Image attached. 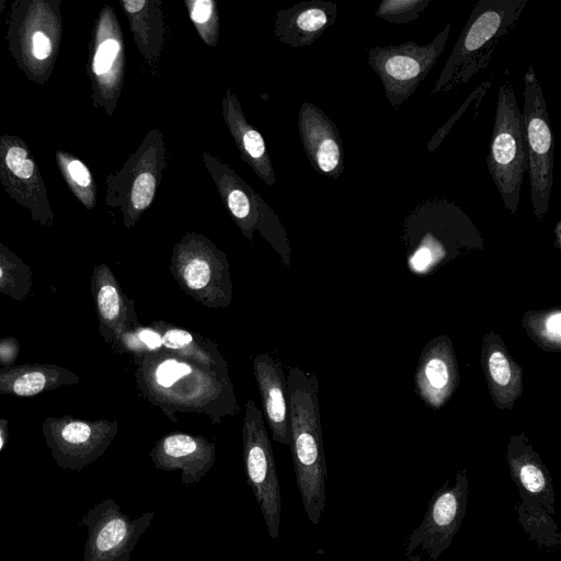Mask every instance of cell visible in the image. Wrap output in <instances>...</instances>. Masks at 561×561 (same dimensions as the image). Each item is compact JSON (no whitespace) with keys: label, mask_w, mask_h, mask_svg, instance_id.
Listing matches in <instances>:
<instances>
[{"label":"cell","mask_w":561,"mask_h":561,"mask_svg":"<svg viewBox=\"0 0 561 561\" xmlns=\"http://www.w3.org/2000/svg\"><path fill=\"white\" fill-rule=\"evenodd\" d=\"M481 365L490 397L497 409L511 410L523 393V369L508 353L501 336L484 334Z\"/></svg>","instance_id":"16"},{"label":"cell","mask_w":561,"mask_h":561,"mask_svg":"<svg viewBox=\"0 0 561 561\" xmlns=\"http://www.w3.org/2000/svg\"><path fill=\"white\" fill-rule=\"evenodd\" d=\"M528 336L542 350H561V309L559 307L524 313L522 319Z\"/></svg>","instance_id":"22"},{"label":"cell","mask_w":561,"mask_h":561,"mask_svg":"<svg viewBox=\"0 0 561 561\" xmlns=\"http://www.w3.org/2000/svg\"><path fill=\"white\" fill-rule=\"evenodd\" d=\"M527 0H479L430 95L467 84L492 61L500 41L517 24Z\"/></svg>","instance_id":"3"},{"label":"cell","mask_w":561,"mask_h":561,"mask_svg":"<svg viewBox=\"0 0 561 561\" xmlns=\"http://www.w3.org/2000/svg\"><path fill=\"white\" fill-rule=\"evenodd\" d=\"M524 128L534 214L543 221L553 185L554 137L542 88L530 65L524 76Z\"/></svg>","instance_id":"7"},{"label":"cell","mask_w":561,"mask_h":561,"mask_svg":"<svg viewBox=\"0 0 561 561\" xmlns=\"http://www.w3.org/2000/svg\"><path fill=\"white\" fill-rule=\"evenodd\" d=\"M68 171L72 180L82 187L89 186L91 183V174L88 168L79 160H72L68 164Z\"/></svg>","instance_id":"32"},{"label":"cell","mask_w":561,"mask_h":561,"mask_svg":"<svg viewBox=\"0 0 561 561\" xmlns=\"http://www.w3.org/2000/svg\"><path fill=\"white\" fill-rule=\"evenodd\" d=\"M99 275L101 278L96 290L98 310L111 335L119 340L125 332L140 324L135 305L123 294L107 268H103Z\"/></svg>","instance_id":"20"},{"label":"cell","mask_w":561,"mask_h":561,"mask_svg":"<svg viewBox=\"0 0 561 561\" xmlns=\"http://www.w3.org/2000/svg\"><path fill=\"white\" fill-rule=\"evenodd\" d=\"M33 55L35 58L43 60L51 53L50 39L42 32H36L33 35Z\"/></svg>","instance_id":"33"},{"label":"cell","mask_w":561,"mask_h":561,"mask_svg":"<svg viewBox=\"0 0 561 561\" xmlns=\"http://www.w3.org/2000/svg\"><path fill=\"white\" fill-rule=\"evenodd\" d=\"M241 434L247 483L262 513L267 534L275 540L279 534L282 508L279 481L263 412L250 399L244 405Z\"/></svg>","instance_id":"9"},{"label":"cell","mask_w":561,"mask_h":561,"mask_svg":"<svg viewBox=\"0 0 561 561\" xmlns=\"http://www.w3.org/2000/svg\"><path fill=\"white\" fill-rule=\"evenodd\" d=\"M486 163L505 209L515 215L527 172V148L523 113L510 81L497 93Z\"/></svg>","instance_id":"4"},{"label":"cell","mask_w":561,"mask_h":561,"mask_svg":"<svg viewBox=\"0 0 561 561\" xmlns=\"http://www.w3.org/2000/svg\"><path fill=\"white\" fill-rule=\"evenodd\" d=\"M46 378L42 373L33 371L18 378L13 390L20 396H32L38 393L45 386Z\"/></svg>","instance_id":"31"},{"label":"cell","mask_w":561,"mask_h":561,"mask_svg":"<svg viewBox=\"0 0 561 561\" xmlns=\"http://www.w3.org/2000/svg\"><path fill=\"white\" fill-rule=\"evenodd\" d=\"M468 493V471L462 468L432 495L420 526L405 541L404 556L409 561L439 559L465 519Z\"/></svg>","instance_id":"8"},{"label":"cell","mask_w":561,"mask_h":561,"mask_svg":"<svg viewBox=\"0 0 561 561\" xmlns=\"http://www.w3.org/2000/svg\"><path fill=\"white\" fill-rule=\"evenodd\" d=\"M121 50V45L115 38L104 39L98 47L93 59L95 75L106 73L113 66Z\"/></svg>","instance_id":"29"},{"label":"cell","mask_w":561,"mask_h":561,"mask_svg":"<svg viewBox=\"0 0 561 561\" xmlns=\"http://www.w3.org/2000/svg\"><path fill=\"white\" fill-rule=\"evenodd\" d=\"M450 23L425 45L413 41L367 48L368 65L379 77L386 99L398 108L415 92L440 57L450 34Z\"/></svg>","instance_id":"6"},{"label":"cell","mask_w":561,"mask_h":561,"mask_svg":"<svg viewBox=\"0 0 561 561\" xmlns=\"http://www.w3.org/2000/svg\"><path fill=\"white\" fill-rule=\"evenodd\" d=\"M405 237L414 249L423 248L439 261L450 252L453 244H476L479 233L467 214L454 202L431 198L420 203L405 218Z\"/></svg>","instance_id":"12"},{"label":"cell","mask_w":561,"mask_h":561,"mask_svg":"<svg viewBox=\"0 0 561 561\" xmlns=\"http://www.w3.org/2000/svg\"><path fill=\"white\" fill-rule=\"evenodd\" d=\"M122 347L136 355L162 351V336L151 324L141 323L125 332L119 339Z\"/></svg>","instance_id":"25"},{"label":"cell","mask_w":561,"mask_h":561,"mask_svg":"<svg viewBox=\"0 0 561 561\" xmlns=\"http://www.w3.org/2000/svg\"><path fill=\"white\" fill-rule=\"evenodd\" d=\"M336 4L314 1L304 4L295 14L294 28L302 45L316 41L336 19Z\"/></svg>","instance_id":"23"},{"label":"cell","mask_w":561,"mask_h":561,"mask_svg":"<svg viewBox=\"0 0 561 561\" xmlns=\"http://www.w3.org/2000/svg\"><path fill=\"white\" fill-rule=\"evenodd\" d=\"M432 0H382L375 15L394 25H409L417 20Z\"/></svg>","instance_id":"24"},{"label":"cell","mask_w":561,"mask_h":561,"mask_svg":"<svg viewBox=\"0 0 561 561\" xmlns=\"http://www.w3.org/2000/svg\"><path fill=\"white\" fill-rule=\"evenodd\" d=\"M0 276H1V268H0Z\"/></svg>","instance_id":"36"},{"label":"cell","mask_w":561,"mask_h":561,"mask_svg":"<svg viewBox=\"0 0 561 561\" xmlns=\"http://www.w3.org/2000/svg\"><path fill=\"white\" fill-rule=\"evenodd\" d=\"M290 450L307 517L319 525L327 502V463L319 409L317 376L290 367L286 377Z\"/></svg>","instance_id":"2"},{"label":"cell","mask_w":561,"mask_h":561,"mask_svg":"<svg viewBox=\"0 0 561 561\" xmlns=\"http://www.w3.org/2000/svg\"><path fill=\"white\" fill-rule=\"evenodd\" d=\"M156 185V175L151 171H142L136 176L130 191L134 210L142 211L148 208L154 197Z\"/></svg>","instance_id":"28"},{"label":"cell","mask_w":561,"mask_h":561,"mask_svg":"<svg viewBox=\"0 0 561 561\" xmlns=\"http://www.w3.org/2000/svg\"><path fill=\"white\" fill-rule=\"evenodd\" d=\"M2 445H3V440H2V437H1V433H0V449H1Z\"/></svg>","instance_id":"35"},{"label":"cell","mask_w":561,"mask_h":561,"mask_svg":"<svg viewBox=\"0 0 561 561\" xmlns=\"http://www.w3.org/2000/svg\"><path fill=\"white\" fill-rule=\"evenodd\" d=\"M262 409L274 442L290 445L286 376L280 364L267 353L253 358Z\"/></svg>","instance_id":"17"},{"label":"cell","mask_w":561,"mask_h":561,"mask_svg":"<svg viewBox=\"0 0 561 561\" xmlns=\"http://www.w3.org/2000/svg\"><path fill=\"white\" fill-rule=\"evenodd\" d=\"M135 363L141 394L172 422H178V413H197L216 425L240 412L228 369L165 351L136 355Z\"/></svg>","instance_id":"1"},{"label":"cell","mask_w":561,"mask_h":561,"mask_svg":"<svg viewBox=\"0 0 561 561\" xmlns=\"http://www.w3.org/2000/svg\"><path fill=\"white\" fill-rule=\"evenodd\" d=\"M233 98V95H232ZM232 98L225 100L226 118L231 134L243 153V158H250L251 164L260 175L270 184L274 182L273 172L266 154V148L261 134L247 124L241 113L234 108Z\"/></svg>","instance_id":"21"},{"label":"cell","mask_w":561,"mask_h":561,"mask_svg":"<svg viewBox=\"0 0 561 561\" xmlns=\"http://www.w3.org/2000/svg\"><path fill=\"white\" fill-rule=\"evenodd\" d=\"M154 516V511H148L130 518L113 499L102 500L80 523L88 531L83 561H129Z\"/></svg>","instance_id":"11"},{"label":"cell","mask_w":561,"mask_h":561,"mask_svg":"<svg viewBox=\"0 0 561 561\" xmlns=\"http://www.w3.org/2000/svg\"><path fill=\"white\" fill-rule=\"evenodd\" d=\"M554 233V245L557 249L561 250V220H559L553 229Z\"/></svg>","instance_id":"34"},{"label":"cell","mask_w":561,"mask_h":561,"mask_svg":"<svg viewBox=\"0 0 561 561\" xmlns=\"http://www.w3.org/2000/svg\"><path fill=\"white\" fill-rule=\"evenodd\" d=\"M170 272L182 290L204 307L226 309L232 302L227 255L202 234L186 233L174 245Z\"/></svg>","instance_id":"5"},{"label":"cell","mask_w":561,"mask_h":561,"mask_svg":"<svg viewBox=\"0 0 561 561\" xmlns=\"http://www.w3.org/2000/svg\"><path fill=\"white\" fill-rule=\"evenodd\" d=\"M420 398L440 409L459 385V369L451 341L446 335L431 340L424 347L414 375Z\"/></svg>","instance_id":"14"},{"label":"cell","mask_w":561,"mask_h":561,"mask_svg":"<svg viewBox=\"0 0 561 561\" xmlns=\"http://www.w3.org/2000/svg\"><path fill=\"white\" fill-rule=\"evenodd\" d=\"M150 323L162 336V351L213 368L228 369L225 356L209 339L163 320H153Z\"/></svg>","instance_id":"19"},{"label":"cell","mask_w":561,"mask_h":561,"mask_svg":"<svg viewBox=\"0 0 561 561\" xmlns=\"http://www.w3.org/2000/svg\"><path fill=\"white\" fill-rule=\"evenodd\" d=\"M9 169L21 179H28L34 172V162L27 158L25 149L11 147L5 156Z\"/></svg>","instance_id":"30"},{"label":"cell","mask_w":561,"mask_h":561,"mask_svg":"<svg viewBox=\"0 0 561 561\" xmlns=\"http://www.w3.org/2000/svg\"><path fill=\"white\" fill-rule=\"evenodd\" d=\"M510 474L519 502L515 505L522 528H539L556 519L552 478L525 433L511 436L506 448Z\"/></svg>","instance_id":"10"},{"label":"cell","mask_w":561,"mask_h":561,"mask_svg":"<svg viewBox=\"0 0 561 561\" xmlns=\"http://www.w3.org/2000/svg\"><path fill=\"white\" fill-rule=\"evenodd\" d=\"M190 15L205 42L214 45V35H217L216 3L210 0L191 2Z\"/></svg>","instance_id":"26"},{"label":"cell","mask_w":561,"mask_h":561,"mask_svg":"<svg viewBox=\"0 0 561 561\" xmlns=\"http://www.w3.org/2000/svg\"><path fill=\"white\" fill-rule=\"evenodd\" d=\"M117 433V422H101L94 426L71 422L60 432L55 457L59 466L80 470L101 456Z\"/></svg>","instance_id":"18"},{"label":"cell","mask_w":561,"mask_h":561,"mask_svg":"<svg viewBox=\"0 0 561 561\" xmlns=\"http://www.w3.org/2000/svg\"><path fill=\"white\" fill-rule=\"evenodd\" d=\"M300 135L312 167L320 173L337 179L344 170V150L336 125L313 104L300 110Z\"/></svg>","instance_id":"15"},{"label":"cell","mask_w":561,"mask_h":561,"mask_svg":"<svg viewBox=\"0 0 561 561\" xmlns=\"http://www.w3.org/2000/svg\"><path fill=\"white\" fill-rule=\"evenodd\" d=\"M491 87V82L486 81L480 84L474 91H472L461 106L457 110V112L446 122L444 123L431 137L426 148L430 152L435 151L444 141V139L449 134L453 126L457 123V121L461 117V115L468 110L471 102L480 101L483 95L488 92Z\"/></svg>","instance_id":"27"},{"label":"cell","mask_w":561,"mask_h":561,"mask_svg":"<svg viewBox=\"0 0 561 561\" xmlns=\"http://www.w3.org/2000/svg\"><path fill=\"white\" fill-rule=\"evenodd\" d=\"M149 457L162 471L181 472L185 485L197 484L216 461V444L202 435L171 432L152 447Z\"/></svg>","instance_id":"13"}]
</instances>
